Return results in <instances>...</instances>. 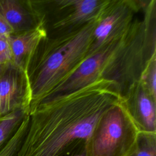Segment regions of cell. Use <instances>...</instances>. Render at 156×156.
I'll use <instances>...</instances> for the list:
<instances>
[{
  "instance_id": "16",
  "label": "cell",
  "mask_w": 156,
  "mask_h": 156,
  "mask_svg": "<svg viewBox=\"0 0 156 156\" xmlns=\"http://www.w3.org/2000/svg\"><path fill=\"white\" fill-rule=\"evenodd\" d=\"M12 63V57L7 39L0 37V65Z\"/></svg>"
},
{
  "instance_id": "12",
  "label": "cell",
  "mask_w": 156,
  "mask_h": 156,
  "mask_svg": "<svg viewBox=\"0 0 156 156\" xmlns=\"http://www.w3.org/2000/svg\"><path fill=\"white\" fill-rule=\"evenodd\" d=\"M29 114L27 113L20 125L0 148V156H16L24 138L29 124Z\"/></svg>"
},
{
  "instance_id": "4",
  "label": "cell",
  "mask_w": 156,
  "mask_h": 156,
  "mask_svg": "<svg viewBox=\"0 0 156 156\" xmlns=\"http://www.w3.org/2000/svg\"><path fill=\"white\" fill-rule=\"evenodd\" d=\"M139 132L121 99L99 121L88 142L85 156H130Z\"/></svg>"
},
{
  "instance_id": "11",
  "label": "cell",
  "mask_w": 156,
  "mask_h": 156,
  "mask_svg": "<svg viewBox=\"0 0 156 156\" xmlns=\"http://www.w3.org/2000/svg\"><path fill=\"white\" fill-rule=\"evenodd\" d=\"M0 14L10 25L13 34L29 30L39 23L27 1L0 0Z\"/></svg>"
},
{
  "instance_id": "2",
  "label": "cell",
  "mask_w": 156,
  "mask_h": 156,
  "mask_svg": "<svg viewBox=\"0 0 156 156\" xmlns=\"http://www.w3.org/2000/svg\"><path fill=\"white\" fill-rule=\"evenodd\" d=\"M97 21L54 31L40 42L25 68L29 112L86 58Z\"/></svg>"
},
{
  "instance_id": "18",
  "label": "cell",
  "mask_w": 156,
  "mask_h": 156,
  "mask_svg": "<svg viewBox=\"0 0 156 156\" xmlns=\"http://www.w3.org/2000/svg\"><path fill=\"white\" fill-rule=\"evenodd\" d=\"M2 65H0V72H1V69H2Z\"/></svg>"
},
{
  "instance_id": "6",
  "label": "cell",
  "mask_w": 156,
  "mask_h": 156,
  "mask_svg": "<svg viewBox=\"0 0 156 156\" xmlns=\"http://www.w3.org/2000/svg\"><path fill=\"white\" fill-rule=\"evenodd\" d=\"M129 32L122 38L109 43L93 54L83 59L76 68L39 104L69 94L102 78L113 57L122 45Z\"/></svg>"
},
{
  "instance_id": "3",
  "label": "cell",
  "mask_w": 156,
  "mask_h": 156,
  "mask_svg": "<svg viewBox=\"0 0 156 156\" xmlns=\"http://www.w3.org/2000/svg\"><path fill=\"white\" fill-rule=\"evenodd\" d=\"M143 11V20L135 18L102 77L115 81L121 96L133 82L139 80L147 62L156 54V1L151 0Z\"/></svg>"
},
{
  "instance_id": "15",
  "label": "cell",
  "mask_w": 156,
  "mask_h": 156,
  "mask_svg": "<svg viewBox=\"0 0 156 156\" xmlns=\"http://www.w3.org/2000/svg\"><path fill=\"white\" fill-rule=\"evenodd\" d=\"M149 93L156 98V54L145 65L139 79Z\"/></svg>"
},
{
  "instance_id": "8",
  "label": "cell",
  "mask_w": 156,
  "mask_h": 156,
  "mask_svg": "<svg viewBox=\"0 0 156 156\" xmlns=\"http://www.w3.org/2000/svg\"><path fill=\"white\" fill-rule=\"evenodd\" d=\"M122 102L140 132L156 133V98L139 80L122 94Z\"/></svg>"
},
{
  "instance_id": "7",
  "label": "cell",
  "mask_w": 156,
  "mask_h": 156,
  "mask_svg": "<svg viewBox=\"0 0 156 156\" xmlns=\"http://www.w3.org/2000/svg\"><path fill=\"white\" fill-rule=\"evenodd\" d=\"M30 93L25 71L10 63L0 72V117L24 108L29 112Z\"/></svg>"
},
{
  "instance_id": "17",
  "label": "cell",
  "mask_w": 156,
  "mask_h": 156,
  "mask_svg": "<svg viewBox=\"0 0 156 156\" xmlns=\"http://www.w3.org/2000/svg\"><path fill=\"white\" fill-rule=\"evenodd\" d=\"M12 34H13L12 29L0 14V37L7 39Z\"/></svg>"
},
{
  "instance_id": "5",
  "label": "cell",
  "mask_w": 156,
  "mask_h": 156,
  "mask_svg": "<svg viewBox=\"0 0 156 156\" xmlns=\"http://www.w3.org/2000/svg\"><path fill=\"white\" fill-rule=\"evenodd\" d=\"M140 10V1L108 0L98 18L87 57L124 37L131 28L135 14Z\"/></svg>"
},
{
  "instance_id": "10",
  "label": "cell",
  "mask_w": 156,
  "mask_h": 156,
  "mask_svg": "<svg viewBox=\"0 0 156 156\" xmlns=\"http://www.w3.org/2000/svg\"><path fill=\"white\" fill-rule=\"evenodd\" d=\"M48 35L43 21L34 28L19 34H13L8 38L12 63L25 71L26 65L40 42Z\"/></svg>"
},
{
  "instance_id": "1",
  "label": "cell",
  "mask_w": 156,
  "mask_h": 156,
  "mask_svg": "<svg viewBox=\"0 0 156 156\" xmlns=\"http://www.w3.org/2000/svg\"><path fill=\"white\" fill-rule=\"evenodd\" d=\"M122 99L118 85L100 78L30 110L16 156H85L88 142L103 115Z\"/></svg>"
},
{
  "instance_id": "14",
  "label": "cell",
  "mask_w": 156,
  "mask_h": 156,
  "mask_svg": "<svg viewBox=\"0 0 156 156\" xmlns=\"http://www.w3.org/2000/svg\"><path fill=\"white\" fill-rule=\"evenodd\" d=\"M130 156H156V133L139 132Z\"/></svg>"
},
{
  "instance_id": "9",
  "label": "cell",
  "mask_w": 156,
  "mask_h": 156,
  "mask_svg": "<svg viewBox=\"0 0 156 156\" xmlns=\"http://www.w3.org/2000/svg\"><path fill=\"white\" fill-rule=\"evenodd\" d=\"M108 0L52 1L54 6L65 13L55 20L51 27L54 31L76 27L98 19Z\"/></svg>"
},
{
  "instance_id": "13",
  "label": "cell",
  "mask_w": 156,
  "mask_h": 156,
  "mask_svg": "<svg viewBox=\"0 0 156 156\" xmlns=\"http://www.w3.org/2000/svg\"><path fill=\"white\" fill-rule=\"evenodd\" d=\"M29 113L28 110L21 108L0 117V148Z\"/></svg>"
}]
</instances>
